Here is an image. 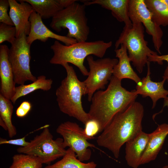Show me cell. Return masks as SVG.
Masks as SVG:
<instances>
[{
	"instance_id": "1",
	"label": "cell",
	"mask_w": 168,
	"mask_h": 168,
	"mask_svg": "<svg viewBox=\"0 0 168 168\" xmlns=\"http://www.w3.org/2000/svg\"><path fill=\"white\" fill-rule=\"evenodd\" d=\"M144 113L142 105L136 101L133 102L117 114L98 136V145L107 149L115 158H118L123 145L142 131Z\"/></svg>"
},
{
	"instance_id": "2",
	"label": "cell",
	"mask_w": 168,
	"mask_h": 168,
	"mask_svg": "<svg viewBox=\"0 0 168 168\" xmlns=\"http://www.w3.org/2000/svg\"><path fill=\"white\" fill-rule=\"evenodd\" d=\"M121 80L112 75L107 88L93 94L88 113L91 119L96 121L100 133L108 126L114 116L135 101V90L131 91L122 87Z\"/></svg>"
},
{
	"instance_id": "3",
	"label": "cell",
	"mask_w": 168,
	"mask_h": 168,
	"mask_svg": "<svg viewBox=\"0 0 168 168\" xmlns=\"http://www.w3.org/2000/svg\"><path fill=\"white\" fill-rule=\"evenodd\" d=\"M62 66L66 70L67 76L56 91L58 106L62 112L85 125L91 119L82 104V97L86 94L84 83L78 79L72 66L68 63Z\"/></svg>"
},
{
	"instance_id": "4",
	"label": "cell",
	"mask_w": 168,
	"mask_h": 168,
	"mask_svg": "<svg viewBox=\"0 0 168 168\" xmlns=\"http://www.w3.org/2000/svg\"><path fill=\"white\" fill-rule=\"evenodd\" d=\"M112 45V41L106 42L98 40L77 42L68 46L56 40L50 47L54 55L49 62L62 65L71 63L77 67L84 76H87L89 72L84 64L85 59L91 55L102 58Z\"/></svg>"
},
{
	"instance_id": "5",
	"label": "cell",
	"mask_w": 168,
	"mask_h": 168,
	"mask_svg": "<svg viewBox=\"0 0 168 168\" xmlns=\"http://www.w3.org/2000/svg\"><path fill=\"white\" fill-rule=\"evenodd\" d=\"M132 27L124 26L118 40L115 49L121 45L126 48L131 62L137 71L141 73L147 64L148 58L152 55L157 54L148 46V42L144 38V28L141 22H133Z\"/></svg>"
},
{
	"instance_id": "6",
	"label": "cell",
	"mask_w": 168,
	"mask_h": 168,
	"mask_svg": "<svg viewBox=\"0 0 168 168\" xmlns=\"http://www.w3.org/2000/svg\"><path fill=\"white\" fill-rule=\"evenodd\" d=\"M77 0L59 11L52 18L50 27L57 32L67 29L66 36L76 40L77 42L86 41L90 33L86 6Z\"/></svg>"
},
{
	"instance_id": "7",
	"label": "cell",
	"mask_w": 168,
	"mask_h": 168,
	"mask_svg": "<svg viewBox=\"0 0 168 168\" xmlns=\"http://www.w3.org/2000/svg\"><path fill=\"white\" fill-rule=\"evenodd\" d=\"M48 126H45L42 132L29 142L27 146L17 148V152L37 157L43 164L48 165L63 157L67 150L63 145V139L61 138L53 139Z\"/></svg>"
},
{
	"instance_id": "8",
	"label": "cell",
	"mask_w": 168,
	"mask_h": 168,
	"mask_svg": "<svg viewBox=\"0 0 168 168\" xmlns=\"http://www.w3.org/2000/svg\"><path fill=\"white\" fill-rule=\"evenodd\" d=\"M26 38L24 33L16 38L11 44L8 53L14 81L16 84L20 85L24 84L27 81L34 82L37 79L30 70L31 45L27 43Z\"/></svg>"
},
{
	"instance_id": "9",
	"label": "cell",
	"mask_w": 168,
	"mask_h": 168,
	"mask_svg": "<svg viewBox=\"0 0 168 168\" xmlns=\"http://www.w3.org/2000/svg\"><path fill=\"white\" fill-rule=\"evenodd\" d=\"M86 60L90 71L87 77L83 82L88 100L91 101L97 91L105 88L112 76L114 68L118 63V60L105 58L95 60L91 55L88 56Z\"/></svg>"
},
{
	"instance_id": "10",
	"label": "cell",
	"mask_w": 168,
	"mask_h": 168,
	"mask_svg": "<svg viewBox=\"0 0 168 168\" xmlns=\"http://www.w3.org/2000/svg\"><path fill=\"white\" fill-rule=\"evenodd\" d=\"M56 131L62 136L65 147L72 149L82 162L88 161L91 157V152L88 147L97 148L88 141L90 139L85 135L83 129L76 123L67 121L62 123Z\"/></svg>"
},
{
	"instance_id": "11",
	"label": "cell",
	"mask_w": 168,
	"mask_h": 168,
	"mask_svg": "<svg viewBox=\"0 0 168 168\" xmlns=\"http://www.w3.org/2000/svg\"><path fill=\"white\" fill-rule=\"evenodd\" d=\"M128 15L132 23L138 22L143 24L146 32L152 36L155 49L161 54L160 49L163 43V32L161 26L153 20L152 14L144 0H129Z\"/></svg>"
},
{
	"instance_id": "12",
	"label": "cell",
	"mask_w": 168,
	"mask_h": 168,
	"mask_svg": "<svg viewBox=\"0 0 168 168\" xmlns=\"http://www.w3.org/2000/svg\"><path fill=\"white\" fill-rule=\"evenodd\" d=\"M29 21L30 28L26 40L28 44L30 45L36 40L45 42L50 38L61 41L68 46L77 42L74 39L60 35L52 31L44 24L40 15L35 11L31 13Z\"/></svg>"
},
{
	"instance_id": "13",
	"label": "cell",
	"mask_w": 168,
	"mask_h": 168,
	"mask_svg": "<svg viewBox=\"0 0 168 168\" xmlns=\"http://www.w3.org/2000/svg\"><path fill=\"white\" fill-rule=\"evenodd\" d=\"M8 0L10 11L9 15L16 31V38L22 33L26 35L30 33V17L34 11L32 6L23 0Z\"/></svg>"
},
{
	"instance_id": "14",
	"label": "cell",
	"mask_w": 168,
	"mask_h": 168,
	"mask_svg": "<svg viewBox=\"0 0 168 168\" xmlns=\"http://www.w3.org/2000/svg\"><path fill=\"white\" fill-rule=\"evenodd\" d=\"M9 49L6 45L0 46V94L11 100L15 93L16 83L9 59Z\"/></svg>"
},
{
	"instance_id": "15",
	"label": "cell",
	"mask_w": 168,
	"mask_h": 168,
	"mask_svg": "<svg viewBox=\"0 0 168 168\" xmlns=\"http://www.w3.org/2000/svg\"><path fill=\"white\" fill-rule=\"evenodd\" d=\"M147 64V74L145 77L141 79L140 83L137 85L135 92L137 95H140L143 97H149L152 101V108L153 109L155 107L158 100L164 99L167 97L168 90L164 87L165 79H163L160 82H154L151 80L150 62L148 61Z\"/></svg>"
},
{
	"instance_id": "16",
	"label": "cell",
	"mask_w": 168,
	"mask_h": 168,
	"mask_svg": "<svg viewBox=\"0 0 168 168\" xmlns=\"http://www.w3.org/2000/svg\"><path fill=\"white\" fill-rule=\"evenodd\" d=\"M149 134V139L142 157L140 165L156 159L168 135V124L164 123L158 125L154 131Z\"/></svg>"
},
{
	"instance_id": "17",
	"label": "cell",
	"mask_w": 168,
	"mask_h": 168,
	"mask_svg": "<svg viewBox=\"0 0 168 168\" xmlns=\"http://www.w3.org/2000/svg\"><path fill=\"white\" fill-rule=\"evenodd\" d=\"M149 133L143 131L125 143V159L127 164L133 168H138L147 145Z\"/></svg>"
},
{
	"instance_id": "18",
	"label": "cell",
	"mask_w": 168,
	"mask_h": 168,
	"mask_svg": "<svg viewBox=\"0 0 168 168\" xmlns=\"http://www.w3.org/2000/svg\"><path fill=\"white\" fill-rule=\"evenodd\" d=\"M86 6L98 4L102 7L110 10L112 16L119 21L123 22L125 26L131 27L132 23L128 15L129 0H83Z\"/></svg>"
},
{
	"instance_id": "19",
	"label": "cell",
	"mask_w": 168,
	"mask_h": 168,
	"mask_svg": "<svg viewBox=\"0 0 168 168\" xmlns=\"http://www.w3.org/2000/svg\"><path fill=\"white\" fill-rule=\"evenodd\" d=\"M116 57L118 58V62L114 67L113 75L122 80L125 78L130 79L139 85L141 79L133 69L127 53V49L121 44L119 48L115 49Z\"/></svg>"
},
{
	"instance_id": "20",
	"label": "cell",
	"mask_w": 168,
	"mask_h": 168,
	"mask_svg": "<svg viewBox=\"0 0 168 168\" xmlns=\"http://www.w3.org/2000/svg\"><path fill=\"white\" fill-rule=\"evenodd\" d=\"M29 3L42 19L53 17L59 11L75 0H23Z\"/></svg>"
},
{
	"instance_id": "21",
	"label": "cell",
	"mask_w": 168,
	"mask_h": 168,
	"mask_svg": "<svg viewBox=\"0 0 168 168\" xmlns=\"http://www.w3.org/2000/svg\"><path fill=\"white\" fill-rule=\"evenodd\" d=\"M53 82L51 79H47L44 75L40 76L35 81L30 84L21 85L16 87L14 94L11 100L15 104L19 98L36 90L40 89L44 91H48L51 88Z\"/></svg>"
},
{
	"instance_id": "22",
	"label": "cell",
	"mask_w": 168,
	"mask_h": 168,
	"mask_svg": "<svg viewBox=\"0 0 168 168\" xmlns=\"http://www.w3.org/2000/svg\"><path fill=\"white\" fill-rule=\"evenodd\" d=\"M153 20L161 26H168V0H144Z\"/></svg>"
},
{
	"instance_id": "23",
	"label": "cell",
	"mask_w": 168,
	"mask_h": 168,
	"mask_svg": "<svg viewBox=\"0 0 168 168\" xmlns=\"http://www.w3.org/2000/svg\"><path fill=\"white\" fill-rule=\"evenodd\" d=\"M96 166L93 161L85 163L80 161L77 158L75 152L68 148L61 160L44 168H96Z\"/></svg>"
},
{
	"instance_id": "24",
	"label": "cell",
	"mask_w": 168,
	"mask_h": 168,
	"mask_svg": "<svg viewBox=\"0 0 168 168\" xmlns=\"http://www.w3.org/2000/svg\"><path fill=\"white\" fill-rule=\"evenodd\" d=\"M11 100L0 94V118L5 123L9 137L12 138L17 133L16 130L12 120L13 106Z\"/></svg>"
},
{
	"instance_id": "25",
	"label": "cell",
	"mask_w": 168,
	"mask_h": 168,
	"mask_svg": "<svg viewBox=\"0 0 168 168\" xmlns=\"http://www.w3.org/2000/svg\"><path fill=\"white\" fill-rule=\"evenodd\" d=\"M43 164L38 157L19 153L12 157V163L9 168H41Z\"/></svg>"
},
{
	"instance_id": "26",
	"label": "cell",
	"mask_w": 168,
	"mask_h": 168,
	"mask_svg": "<svg viewBox=\"0 0 168 168\" xmlns=\"http://www.w3.org/2000/svg\"><path fill=\"white\" fill-rule=\"evenodd\" d=\"M16 35V31L14 26L0 23V44L7 41L12 44L15 40Z\"/></svg>"
},
{
	"instance_id": "27",
	"label": "cell",
	"mask_w": 168,
	"mask_h": 168,
	"mask_svg": "<svg viewBox=\"0 0 168 168\" xmlns=\"http://www.w3.org/2000/svg\"><path fill=\"white\" fill-rule=\"evenodd\" d=\"M10 7L8 0H0V22L14 26V24L8 14L7 11Z\"/></svg>"
},
{
	"instance_id": "28",
	"label": "cell",
	"mask_w": 168,
	"mask_h": 168,
	"mask_svg": "<svg viewBox=\"0 0 168 168\" xmlns=\"http://www.w3.org/2000/svg\"><path fill=\"white\" fill-rule=\"evenodd\" d=\"M84 132L85 135L90 139L94 138V136L100 133V126L96 121L90 119L85 124Z\"/></svg>"
},
{
	"instance_id": "29",
	"label": "cell",
	"mask_w": 168,
	"mask_h": 168,
	"mask_svg": "<svg viewBox=\"0 0 168 168\" xmlns=\"http://www.w3.org/2000/svg\"><path fill=\"white\" fill-rule=\"evenodd\" d=\"M148 61L150 62H156L159 65L163 64V61H166L168 63V54L161 55H159L157 54L152 55L148 58ZM162 77L168 82V66L165 70Z\"/></svg>"
},
{
	"instance_id": "30",
	"label": "cell",
	"mask_w": 168,
	"mask_h": 168,
	"mask_svg": "<svg viewBox=\"0 0 168 168\" xmlns=\"http://www.w3.org/2000/svg\"><path fill=\"white\" fill-rule=\"evenodd\" d=\"M32 105L30 102L27 101L22 102L16 111V116L19 118L26 116L31 109Z\"/></svg>"
},
{
	"instance_id": "31",
	"label": "cell",
	"mask_w": 168,
	"mask_h": 168,
	"mask_svg": "<svg viewBox=\"0 0 168 168\" xmlns=\"http://www.w3.org/2000/svg\"><path fill=\"white\" fill-rule=\"evenodd\" d=\"M26 136L21 138L10 140L0 138V144H9L19 146L20 147H25L29 143V142L26 140Z\"/></svg>"
},
{
	"instance_id": "32",
	"label": "cell",
	"mask_w": 168,
	"mask_h": 168,
	"mask_svg": "<svg viewBox=\"0 0 168 168\" xmlns=\"http://www.w3.org/2000/svg\"><path fill=\"white\" fill-rule=\"evenodd\" d=\"M0 125L5 130L7 131V127L4 121L0 118Z\"/></svg>"
},
{
	"instance_id": "33",
	"label": "cell",
	"mask_w": 168,
	"mask_h": 168,
	"mask_svg": "<svg viewBox=\"0 0 168 168\" xmlns=\"http://www.w3.org/2000/svg\"><path fill=\"white\" fill-rule=\"evenodd\" d=\"M163 107L165 106L168 107V97L164 99L163 103Z\"/></svg>"
},
{
	"instance_id": "34",
	"label": "cell",
	"mask_w": 168,
	"mask_h": 168,
	"mask_svg": "<svg viewBox=\"0 0 168 168\" xmlns=\"http://www.w3.org/2000/svg\"><path fill=\"white\" fill-rule=\"evenodd\" d=\"M162 168H168V166L166 165L163 166Z\"/></svg>"
}]
</instances>
